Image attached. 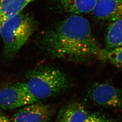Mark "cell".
<instances>
[{
    "mask_svg": "<svg viewBox=\"0 0 122 122\" xmlns=\"http://www.w3.org/2000/svg\"><path fill=\"white\" fill-rule=\"evenodd\" d=\"M85 122H114V121L104 114L97 112L88 115Z\"/></svg>",
    "mask_w": 122,
    "mask_h": 122,
    "instance_id": "13",
    "label": "cell"
},
{
    "mask_svg": "<svg viewBox=\"0 0 122 122\" xmlns=\"http://www.w3.org/2000/svg\"><path fill=\"white\" fill-rule=\"evenodd\" d=\"M34 0H0V23L22 12Z\"/></svg>",
    "mask_w": 122,
    "mask_h": 122,
    "instance_id": "11",
    "label": "cell"
},
{
    "mask_svg": "<svg viewBox=\"0 0 122 122\" xmlns=\"http://www.w3.org/2000/svg\"><path fill=\"white\" fill-rule=\"evenodd\" d=\"M39 44L52 59L79 63L103 60L104 49L93 35L89 21L80 15L71 14L46 30Z\"/></svg>",
    "mask_w": 122,
    "mask_h": 122,
    "instance_id": "1",
    "label": "cell"
},
{
    "mask_svg": "<svg viewBox=\"0 0 122 122\" xmlns=\"http://www.w3.org/2000/svg\"><path fill=\"white\" fill-rule=\"evenodd\" d=\"M37 27L30 14L22 12L0 23V38L3 43V55L10 60L26 44Z\"/></svg>",
    "mask_w": 122,
    "mask_h": 122,
    "instance_id": "3",
    "label": "cell"
},
{
    "mask_svg": "<svg viewBox=\"0 0 122 122\" xmlns=\"http://www.w3.org/2000/svg\"><path fill=\"white\" fill-rule=\"evenodd\" d=\"M39 102L30 93L25 82L7 84L0 88V107L3 109H15Z\"/></svg>",
    "mask_w": 122,
    "mask_h": 122,
    "instance_id": "4",
    "label": "cell"
},
{
    "mask_svg": "<svg viewBox=\"0 0 122 122\" xmlns=\"http://www.w3.org/2000/svg\"><path fill=\"white\" fill-rule=\"evenodd\" d=\"M106 51L122 46V18L111 22L105 38Z\"/></svg>",
    "mask_w": 122,
    "mask_h": 122,
    "instance_id": "10",
    "label": "cell"
},
{
    "mask_svg": "<svg viewBox=\"0 0 122 122\" xmlns=\"http://www.w3.org/2000/svg\"><path fill=\"white\" fill-rule=\"evenodd\" d=\"M92 12L97 19L112 22L122 18V0H97Z\"/></svg>",
    "mask_w": 122,
    "mask_h": 122,
    "instance_id": "7",
    "label": "cell"
},
{
    "mask_svg": "<svg viewBox=\"0 0 122 122\" xmlns=\"http://www.w3.org/2000/svg\"><path fill=\"white\" fill-rule=\"evenodd\" d=\"M97 0H56L59 6L71 14L81 15L92 12Z\"/></svg>",
    "mask_w": 122,
    "mask_h": 122,
    "instance_id": "9",
    "label": "cell"
},
{
    "mask_svg": "<svg viewBox=\"0 0 122 122\" xmlns=\"http://www.w3.org/2000/svg\"><path fill=\"white\" fill-rule=\"evenodd\" d=\"M0 122H10L8 118L0 111Z\"/></svg>",
    "mask_w": 122,
    "mask_h": 122,
    "instance_id": "14",
    "label": "cell"
},
{
    "mask_svg": "<svg viewBox=\"0 0 122 122\" xmlns=\"http://www.w3.org/2000/svg\"></svg>",
    "mask_w": 122,
    "mask_h": 122,
    "instance_id": "15",
    "label": "cell"
},
{
    "mask_svg": "<svg viewBox=\"0 0 122 122\" xmlns=\"http://www.w3.org/2000/svg\"><path fill=\"white\" fill-rule=\"evenodd\" d=\"M88 97L97 106L122 109V91L108 83L95 82L89 89Z\"/></svg>",
    "mask_w": 122,
    "mask_h": 122,
    "instance_id": "5",
    "label": "cell"
},
{
    "mask_svg": "<svg viewBox=\"0 0 122 122\" xmlns=\"http://www.w3.org/2000/svg\"><path fill=\"white\" fill-rule=\"evenodd\" d=\"M26 76L25 82L29 91L39 100L58 96L71 85L70 77L66 73L52 66L34 68L28 72Z\"/></svg>",
    "mask_w": 122,
    "mask_h": 122,
    "instance_id": "2",
    "label": "cell"
},
{
    "mask_svg": "<svg viewBox=\"0 0 122 122\" xmlns=\"http://www.w3.org/2000/svg\"><path fill=\"white\" fill-rule=\"evenodd\" d=\"M103 60H107L114 66L122 68V46L110 51L104 49Z\"/></svg>",
    "mask_w": 122,
    "mask_h": 122,
    "instance_id": "12",
    "label": "cell"
},
{
    "mask_svg": "<svg viewBox=\"0 0 122 122\" xmlns=\"http://www.w3.org/2000/svg\"><path fill=\"white\" fill-rule=\"evenodd\" d=\"M88 115V112L81 103L71 102L61 108L55 122H85Z\"/></svg>",
    "mask_w": 122,
    "mask_h": 122,
    "instance_id": "8",
    "label": "cell"
},
{
    "mask_svg": "<svg viewBox=\"0 0 122 122\" xmlns=\"http://www.w3.org/2000/svg\"><path fill=\"white\" fill-rule=\"evenodd\" d=\"M54 113L51 106L39 102L24 106L14 114V122H49Z\"/></svg>",
    "mask_w": 122,
    "mask_h": 122,
    "instance_id": "6",
    "label": "cell"
}]
</instances>
